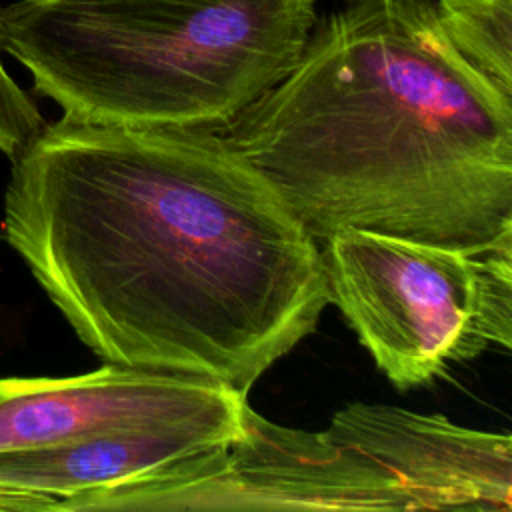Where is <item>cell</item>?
<instances>
[{"label": "cell", "mask_w": 512, "mask_h": 512, "mask_svg": "<svg viewBox=\"0 0 512 512\" xmlns=\"http://www.w3.org/2000/svg\"><path fill=\"white\" fill-rule=\"evenodd\" d=\"M240 432L176 426L0 452V512H76L94 492L226 444Z\"/></svg>", "instance_id": "cell-7"}, {"label": "cell", "mask_w": 512, "mask_h": 512, "mask_svg": "<svg viewBox=\"0 0 512 512\" xmlns=\"http://www.w3.org/2000/svg\"><path fill=\"white\" fill-rule=\"evenodd\" d=\"M316 22L314 0H16L0 52L64 116L222 132L294 68Z\"/></svg>", "instance_id": "cell-3"}, {"label": "cell", "mask_w": 512, "mask_h": 512, "mask_svg": "<svg viewBox=\"0 0 512 512\" xmlns=\"http://www.w3.org/2000/svg\"><path fill=\"white\" fill-rule=\"evenodd\" d=\"M488 470L480 430L354 402L308 432L250 406L240 436L86 496L84 510H466Z\"/></svg>", "instance_id": "cell-4"}, {"label": "cell", "mask_w": 512, "mask_h": 512, "mask_svg": "<svg viewBox=\"0 0 512 512\" xmlns=\"http://www.w3.org/2000/svg\"><path fill=\"white\" fill-rule=\"evenodd\" d=\"M320 252L328 302L398 390L512 344V232L456 248L340 230Z\"/></svg>", "instance_id": "cell-5"}, {"label": "cell", "mask_w": 512, "mask_h": 512, "mask_svg": "<svg viewBox=\"0 0 512 512\" xmlns=\"http://www.w3.org/2000/svg\"><path fill=\"white\" fill-rule=\"evenodd\" d=\"M44 126L36 104L12 80L0 58V150L8 158L16 156Z\"/></svg>", "instance_id": "cell-9"}, {"label": "cell", "mask_w": 512, "mask_h": 512, "mask_svg": "<svg viewBox=\"0 0 512 512\" xmlns=\"http://www.w3.org/2000/svg\"><path fill=\"white\" fill-rule=\"evenodd\" d=\"M246 408V394L218 382L108 362L68 378H0V452L176 426L240 432Z\"/></svg>", "instance_id": "cell-6"}, {"label": "cell", "mask_w": 512, "mask_h": 512, "mask_svg": "<svg viewBox=\"0 0 512 512\" xmlns=\"http://www.w3.org/2000/svg\"><path fill=\"white\" fill-rule=\"evenodd\" d=\"M346 2H356V0H346Z\"/></svg>", "instance_id": "cell-10"}, {"label": "cell", "mask_w": 512, "mask_h": 512, "mask_svg": "<svg viewBox=\"0 0 512 512\" xmlns=\"http://www.w3.org/2000/svg\"><path fill=\"white\" fill-rule=\"evenodd\" d=\"M436 14L456 52L512 98V0H436Z\"/></svg>", "instance_id": "cell-8"}, {"label": "cell", "mask_w": 512, "mask_h": 512, "mask_svg": "<svg viewBox=\"0 0 512 512\" xmlns=\"http://www.w3.org/2000/svg\"><path fill=\"white\" fill-rule=\"evenodd\" d=\"M2 224L116 366L248 396L330 304L320 244L220 132L62 114L12 156Z\"/></svg>", "instance_id": "cell-1"}, {"label": "cell", "mask_w": 512, "mask_h": 512, "mask_svg": "<svg viewBox=\"0 0 512 512\" xmlns=\"http://www.w3.org/2000/svg\"><path fill=\"white\" fill-rule=\"evenodd\" d=\"M318 242L456 248L512 232V98L450 44L436 0H356L220 132Z\"/></svg>", "instance_id": "cell-2"}]
</instances>
